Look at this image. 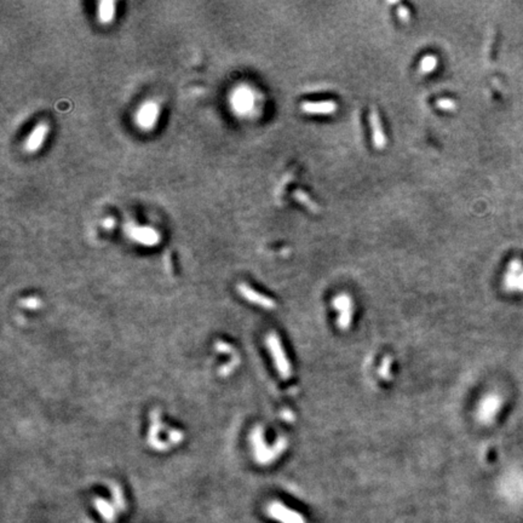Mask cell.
<instances>
[{"instance_id":"16","label":"cell","mask_w":523,"mask_h":523,"mask_svg":"<svg viewBox=\"0 0 523 523\" xmlns=\"http://www.w3.org/2000/svg\"><path fill=\"white\" fill-rule=\"evenodd\" d=\"M391 359L390 358H384L383 362L381 364V367L378 369V374L381 375V378H383L387 381V379H390L391 374Z\"/></svg>"},{"instance_id":"9","label":"cell","mask_w":523,"mask_h":523,"mask_svg":"<svg viewBox=\"0 0 523 523\" xmlns=\"http://www.w3.org/2000/svg\"><path fill=\"white\" fill-rule=\"evenodd\" d=\"M231 106L239 113H246L253 106V94L246 87H239L231 98Z\"/></svg>"},{"instance_id":"6","label":"cell","mask_w":523,"mask_h":523,"mask_svg":"<svg viewBox=\"0 0 523 523\" xmlns=\"http://www.w3.org/2000/svg\"><path fill=\"white\" fill-rule=\"evenodd\" d=\"M268 514L280 523H305V519L294 510H291L281 503H273L268 506Z\"/></svg>"},{"instance_id":"7","label":"cell","mask_w":523,"mask_h":523,"mask_svg":"<svg viewBox=\"0 0 523 523\" xmlns=\"http://www.w3.org/2000/svg\"><path fill=\"white\" fill-rule=\"evenodd\" d=\"M49 133V125L46 123H40L38 124L34 129L32 130V132L29 133L27 138L25 140V150L27 153H35L38 150L41 149L42 145H44L45 139H46Z\"/></svg>"},{"instance_id":"3","label":"cell","mask_w":523,"mask_h":523,"mask_svg":"<svg viewBox=\"0 0 523 523\" xmlns=\"http://www.w3.org/2000/svg\"><path fill=\"white\" fill-rule=\"evenodd\" d=\"M503 397L496 392H489L480 401L476 411V418L481 424L488 425L493 423L496 414L502 410Z\"/></svg>"},{"instance_id":"5","label":"cell","mask_w":523,"mask_h":523,"mask_svg":"<svg viewBox=\"0 0 523 523\" xmlns=\"http://www.w3.org/2000/svg\"><path fill=\"white\" fill-rule=\"evenodd\" d=\"M160 116V106L154 101H147L139 107L136 114V123L140 129L152 130Z\"/></svg>"},{"instance_id":"15","label":"cell","mask_w":523,"mask_h":523,"mask_svg":"<svg viewBox=\"0 0 523 523\" xmlns=\"http://www.w3.org/2000/svg\"><path fill=\"white\" fill-rule=\"evenodd\" d=\"M294 199H296L297 201H299L300 204H303L304 206H306V207L309 208V210H312L314 212H319L320 208L318 207V205L315 204V202L313 201V199L310 198V196L306 194V193H304L303 191H296L294 192Z\"/></svg>"},{"instance_id":"13","label":"cell","mask_w":523,"mask_h":523,"mask_svg":"<svg viewBox=\"0 0 523 523\" xmlns=\"http://www.w3.org/2000/svg\"><path fill=\"white\" fill-rule=\"evenodd\" d=\"M115 15V4L114 2H101L98 5V18L103 25H108L113 21Z\"/></svg>"},{"instance_id":"17","label":"cell","mask_w":523,"mask_h":523,"mask_svg":"<svg viewBox=\"0 0 523 523\" xmlns=\"http://www.w3.org/2000/svg\"><path fill=\"white\" fill-rule=\"evenodd\" d=\"M436 104L440 109L446 110V112H453L457 108V102L454 100H450V98H440Z\"/></svg>"},{"instance_id":"1","label":"cell","mask_w":523,"mask_h":523,"mask_svg":"<svg viewBox=\"0 0 523 523\" xmlns=\"http://www.w3.org/2000/svg\"><path fill=\"white\" fill-rule=\"evenodd\" d=\"M267 346L269 349L273 361L275 364V367L279 372V374L283 379H289L292 375V366H291L289 359L285 350H283L282 344H281L280 338L274 333H270L267 337Z\"/></svg>"},{"instance_id":"4","label":"cell","mask_w":523,"mask_h":523,"mask_svg":"<svg viewBox=\"0 0 523 523\" xmlns=\"http://www.w3.org/2000/svg\"><path fill=\"white\" fill-rule=\"evenodd\" d=\"M263 435H262L260 429H257L253 434V443H254V452H256V458L259 463H270L274 459H276L287 447V441L285 439H280L276 444L271 448H268L263 441Z\"/></svg>"},{"instance_id":"8","label":"cell","mask_w":523,"mask_h":523,"mask_svg":"<svg viewBox=\"0 0 523 523\" xmlns=\"http://www.w3.org/2000/svg\"><path fill=\"white\" fill-rule=\"evenodd\" d=\"M369 123H371V130H372V140H373V145L375 149L382 150L385 148L387 146V137H385L384 130H383V124H382L381 115H379V112L375 108H372L371 114H369Z\"/></svg>"},{"instance_id":"12","label":"cell","mask_w":523,"mask_h":523,"mask_svg":"<svg viewBox=\"0 0 523 523\" xmlns=\"http://www.w3.org/2000/svg\"><path fill=\"white\" fill-rule=\"evenodd\" d=\"M239 289H240L241 293H243L244 296L246 297L248 300H250V302L256 303V304H258V305L263 306V308H267V309H271V308H274V306H275V304H274L273 299H269V298H267L266 296H263V294L257 293L256 291L252 290V289H250V287H247V286L244 285V286L239 287Z\"/></svg>"},{"instance_id":"10","label":"cell","mask_w":523,"mask_h":523,"mask_svg":"<svg viewBox=\"0 0 523 523\" xmlns=\"http://www.w3.org/2000/svg\"><path fill=\"white\" fill-rule=\"evenodd\" d=\"M300 109L306 114H320V115H328L333 114L337 110V103L335 101H320V102H312L306 101L300 106Z\"/></svg>"},{"instance_id":"18","label":"cell","mask_w":523,"mask_h":523,"mask_svg":"<svg viewBox=\"0 0 523 523\" xmlns=\"http://www.w3.org/2000/svg\"><path fill=\"white\" fill-rule=\"evenodd\" d=\"M397 16L401 18L402 22H410L411 12L406 6H400V8L397 9Z\"/></svg>"},{"instance_id":"14","label":"cell","mask_w":523,"mask_h":523,"mask_svg":"<svg viewBox=\"0 0 523 523\" xmlns=\"http://www.w3.org/2000/svg\"><path fill=\"white\" fill-rule=\"evenodd\" d=\"M437 63H439V61H437L436 56H434V55H426V56H424L419 62L420 73L421 74L431 73V72H434L435 69H436Z\"/></svg>"},{"instance_id":"2","label":"cell","mask_w":523,"mask_h":523,"mask_svg":"<svg viewBox=\"0 0 523 523\" xmlns=\"http://www.w3.org/2000/svg\"><path fill=\"white\" fill-rule=\"evenodd\" d=\"M332 305L337 314H338L337 326H338L342 331H346V329L350 328L352 319H354L355 310L354 302H352L351 297L349 296L348 293L337 294L332 300Z\"/></svg>"},{"instance_id":"11","label":"cell","mask_w":523,"mask_h":523,"mask_svg":"<svg viewBox=\"0 0 523 523\" xmlns=\"http://www.w3.org/2000/svg\"><path fill=\"white\" fill-rule=\"evenodd\" d=\"M129 235L133 240L139 241V244L155 245L159 243V234L154 229L148 227H131Z\"/></svg>"}]
</instances>
